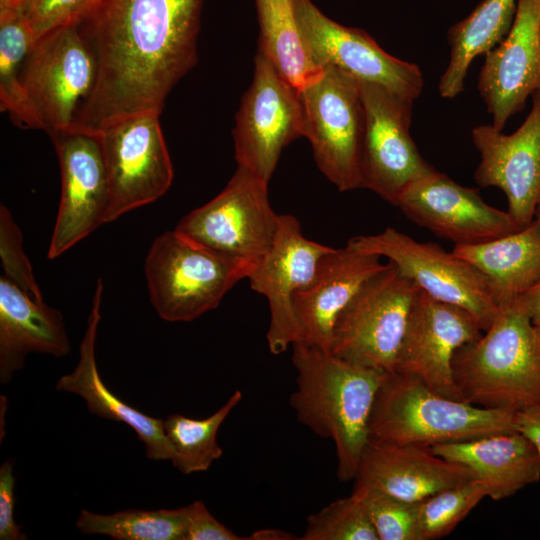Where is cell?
<instances>
[{"label":"cell","instance_id":"6da1fadb","mask_svg":"<svg viewBox=\"0 0 540 540\" xmlns=\"http://www.w3.org/2000/svg\"><path fill=\"white\" fill-rule=\"evenodd\" d=\"M202 1L100 0L78 24L98 74L74 125L100 133L135 114H161L197 63Z\"/></svg>","mask_w":540,"mask_h":540},{"label":"cell","instance_id":"7a4b0ae2","mask_svg":"<svg viewBox=\"0 0 540 540\" xmlns=\"http://www.w3.org/2000/svg\"><path fill=\"white\" fill-rule=\"evenodd\" d=\"M296 389L289 403L298 421L336 448L337 477L354 480L369 441V421L385 371L360 366L324 349L292 345Z\"/></svg>","mask_w":540,"mask_h":540},{"label":"cell","instance_id":"3957f363","mask_svg":"<svg viewBox=\"0 0 540 540\" xmlns=\"http://www.w3.org/2000/svg\"><path fill=\"white\" fill-rule=\"evenodd\" d=\"M452 372L473 405L517 412L540 404V335L519 298L501 304L491 325L455 352Z\"/></svg>","mask_w":540,"mask_h":540},{"label":"cell","instance_id":"277c9868","mask_svg":"<svg viewBox=\"0 0 540 540\" xmlns=\"http://www.w3.org/2000/svg\"><path fill=\"white\" fill-rule=\"evenodd\" d=\"M517 431V412L445 397L418 378L386 372L369 421V440L434 446Z\"/></svg>","mask_w":540,"mask_h":540},{"label":"cell","instance_id":"5b68a950","mask_svg":"<svg viewBox=\"0 0 540 540\" xmlns=\"http://www.w3.org/2000/svg\"><path fill=\"white\" fill-rule=\"evenodd\" d=\"M252 270L247 263L206 248L175 229L153 241L145 260L151 304L168 322H190L217 308Z\"/></svg>","mask_w":540,"mask_h":540},{"label":"cell","instance_id":"8992f818","mask_svg":"<svg viewBox=\"0 0 540 540\" xmlns=\"http://www.w3.org/2000/svg\"><path fill=\"white\" fill-rule=\"evenodd\" d=\"M420 289L390 261L357 290L334 323L330 352L348 362L395 371Z\"/></svg>","mask_w":540,"mask_h":540},{"label":"cell","instance_id":"52a82bcc","mask_svg":"<svg viewBox=\"0 0 540 540\" xmlns=\"http://www.w3.org/2000/svg\"><path fill=\"white\" fill-rule=\"evenodd\" d=\"M298 91L304 137L311 143L318 168L341 192L362 188L365 113L359 82L326 66Z\"/></svg>","mask_w":540,"mask_h":540},{"label":"cell","instance_id":"ba28073f","mask_svg":"<svg viewBox=\"0 0 540 540\" xmlns=\"http://www.w3.org/2000/svg\"><path fill=\"white\" fill-rule=\"evenodd\" d=\"M279 221L280 214L269 201L268 183L237 166L225 188L182 217L175 230L254 269L271 248Z\"/></svg>","mask_w":540,"mask_h":540},{"label":"cell","instance_id":"9c48e42d","mask_svg":"<svg viewBox=\"0 0 540 540\" xmlns=\"http://www.w3.org/2000/svg\"><path fill=\"white\" fill-rule=\"evenodd\" d=\"M347 244L387 258L424 293L472 314L482 331L499 311L489 280L473 265L436 243L419 242L388 227L378 234L352 237Z\"/></svg>","mask_w":540,"mask_h":540},{"label":"cell","instance_id":"30bf717a","mask_svg":"<svg viewBox=\"0 0 540 540\" xmlns=\"http://www.w3.org/2000/svg\"><path fill=\"white\" fill-rule=\"evenodd\" d=\"M98 74L95 53L79 25L36 39L22 66V82L47 133L72 127L91 96Z\"/></svg>","mask_w":540,"mask_h":540},{"label":"cell","instance_id":"8fae6325","mask_svg":"<svg viewBox=\"0 0 540 540\" xmlns=\"http://www.w3.org/2000/svg\"><path fill=\"white\" fill-rule=\"evenodd\" d=\"M304 137L299 91L260 51L233 130L237 166L269 183L282 150Z\"/></svg>","mask_w":540,"mask_h":540},{"label":"cell","instance_id":"7c38bea8","mask_svg":"<svg viewBox=\"0 0 540 540\" xmlns=\"http://www.w3.org/2000/svg\"><path fill=\"white\" fill-rule=\"evenodd\" d=\"M159 113L143 112L100 131L109 205L106 223L162 197L173 181V166Z\"/></svg>","mask_w":540,"mask_h":540},{"label":"cell","instance_id":"4fadbf2b","mask_svg":"<svg viewBox=\"0 0 540 540\" xmlns=\"http://www.w3.org/2000/svg\"><path fill=\"white\" fill-rule=\"evenodd\" d=\"M365 125L361 147L362 188L395 206L414 181L432 172L410 135L413 100L380 85L360 83Z\"/></svg>","mask_w":540,"mask_h":540},{"label":"cell","instance_id":"5bb4252c","mask_svg":"<svg viewBox=\"0 0 540 540\" xmlns=\"http://www.w3.org/2000/svg\"><path fill=\"white\" fill-rule=\"evenodd\" d=\"M294 7L304 46L316 66L333 67L413 101L419 97L424 80L416 64L390 55L364 30L330 19L312 0H294Z\"/></svg>","mask_w":540,"mask_h":540},{"label":"cell","instance_id":"9a60e30c","mask_svg":"<svg viewBox=\"0 0 540 540\" xmlns=\"http://www.w3.org/2000/svg\"><path fill=\"white\" fill-rule=\"evenodd\" d=\"M61 173V196L47 256L55 259L106 223L109 189L101 137L72 126L48 133Z\"/></svg>","mask_w":540,"mask_h":540},{"label":"cell","instance_id":"2e32d148","mask_svg":"<svg viewBox=\"0 0 540 540\" xmlns=\"http://www.w3.org/2000/svg\"><path fill=\"white\" fill-rule=\"evenodd\" d=\"M395 206L413 223L455 245H474L522 229L508 211L487 204L477 189L433 170L412 182Z\"/></svg>","mask_w":540,"mask_h":540},{"label":"cell","instance_id":"e0dca14e","mask_svg":"<svg viewBox=\"0 0 540 540\" xmlns=\"http://www.w3.org/2000/svg\"><path fill=\"white\" fill-rule=\"evenodd\" d=\"M331 248L307 239L295 216L280 214L271 248L247 277L251 289L268 302L270 320L266 339L272 354L279 355L300 341L293 294L313 280L321 258Z\"/></svg>","mask_w":540,"mask_h":540},{"label":"cell","instance_id":"ac0fdd59","mask_svg":"<svg viewBox=\"0 0 540 540\" xmlns=\"http://www.w3.org/2000/svg\"><path fill=\"white\" fill-rule=\"evenodd\" d=\"M482 332L468 311L420 290L410 312L395 371L418 378L445 397L462 400L453 379L452 360L461 346L476 340Z\"/></svg>","mask_w":540,"mask_h":540},{"label":"cell","instance_id":"d6986e66","mask_svg":"<svg viewBox=\"0 0 540 540\" xmlns=\"http://www.w3.org/2000/svg\"><path fill=\"white\" fill-rule=\"evenodd\" d=\"M531 96V111L512 134L492 124L476 126L471 132L480 154L476 183L502 190L508 213L521 228L533 221L540 201V90Z\"/></svg>","mask_w":540,"mask_h":540},{"label":"cell","instance_id":"ffe728a7","mask_svg":"<svg viewBox=\"0 0 540 540\" xmlns=\"http://www.w3.org/2000/svg\"><path fill=\"white\" fill-rule=\"evenodd\" d=\"M539 21L540 0H517L508 34L485 54L477 86L498 130L540 90Z\"/></svg>","mask_w":540,"mask_h":540},{"label":"cell","instance_id":"44dd1931","mask_svg":"<svg viewBox=\"0 0 540 540\" xmlns=\"http://www.w3.org/2000/svg\"><path fill=\"white\" fill-rule=\"evenodd\" d=\"M471 479L475 477L467 467L437 455L430 446L369 440L354 477V489L418 502Z\"/></svg>","mask_w":540,"mask_h":540},{"label":"cell","instance_id":"7402d4cb","mask_svg":"<svg viewBox=\"0 0 540 540\" xmlns=\"http://www.w3.org/2000/svg\"><path fill=\"white\" fill-rule=\"evenodd\" d=\"M380 258L348 244L331 248L321 258L313 280L293 294L299 342L330 352L337 316L360 286L384 266Z\"/></svg>","mask_w":540,"mask_h":540},{"label":"cell","instance_id":"603a6c76","mask_svg":"<svg viewBox=\"0 0 540 540\" xmlns=\"http://www.w3.org/2000/svg\"><path fill=\"white\" fill-rule=\"evenodd\" d=\"M103 282L97 279L87 327L79 347V360L69 374L60 377L56 390L80 396L88 411L97 417L122 422L131 427L145 444L146 456L152 460L172 459V448L166 438L164 419L151 417L114 395L98 372L95 346L101 321Z\"/></svg>","mask_w":540,"mask_h":540},{"label":"cell","instance_id":"cb8c5ba5","mask_svg":"<svg viewBox=\"0 0 540 540\" xmlns=\"http://www.w3.org/2000/svg\"><path fill=\"white\" fill-rule=\"evenodd\" d=\"M71 351L61 312L0 278V383L7 384L29 353L64 357Z\"/></svg>","mask_w":540,"mask_h":540},{"label":"cell","instance_id":"d4e9b609","mask_svg":"<svg viewBox=\"0 0 540 540\" xmlns=\"http://www.w3.org/2000/svg\"><path fill=\"white\" fill-rule=\"evenodd\" d=\"M432 449L437 455L467 467L494 501L509 498L540 480V452L519 431L438 444Z\"/></svg>","mask_w":540,"mask_h":540},{"label":"cell","instance_id":"484cf974","mask_svg":"<svg viewBox=\"0 0 540 540\" xmlns=\"http://www.w3.org/2000/svg\"><path fill=\"white\" fill-rule=\"evenodd\" d=\"M452 252L489 280L499 305L525 294L540 281V231L534 221L484 243L455 245Z\"/></svg>","mask_w":540,"mask_h":540},{"label":"cell","instance_id":"4316f807","mask_svg":"<svg viewBox=\"0 0 540 540\" xmlns=\"http://www.w3.org/2000/svg\"><path fill=\"white\" fill-rule=\"evenodd\" d=\"M516 7L517 0H484L450 28V60L438 85L441 97L452 99L464 91L469 66L477 56L485 55L505 38Z\"/></svg>","mask_w":540,"mask_h":540},{"label":"cell","instance_id":"83f0119b","mask_svg":"<svg viewBox=\"0 0 540 540\" xmlns=\"http://www.w3.org/2000/svg\"><path fill=\"white\" fill-rule=\"evenodd\" d=\"M259 49L294 87L316 79L319 68L309 56L297 23L294 0H255Z\"/></svg>","mask_w":540,"mask_h":540},{"label":"cell","instance_id":"f1b7e54d","mask_svg":"<svg viewBox=\"0 0 540 540\" xmlns=\"http://www.w3.org/2000/svg\"><path fill=\"white\" fill-rule=\"evenodd\" d=\"M242 392L236 390L215 413L204 419L171 414L164 419L166 438L172 448V465L182 474L207 471L221 458L223 450L217 433L230 412L239 404Z\"/></svg>","mask_w":540,"mask_h":540},{"label":"cell","instance_id":"f546056e","mask_svg":"<svg viewBox=\"0 0 540 540\" xmlns=\"http://www.w3.org/2000/svg\"><path fill=\"white\" fill-rule=\"evenodd\" d=\"M35 41L16 11L0 14V107L23 128L41 129V124L22 82V66Z\"/></svg>","mask_w":540,"mask_h":540},{"label":"cell","instance_id":"4dcf8cb0","mask_svg":"<svg viewBox=\"0 0 540 540\" xmlns=\"http://www.w3.org/2000/svg\"><path fill=\"white\" fill-rule=\"evenodd\" d=\"M82 533L106 535L115 540H186L187 518L178 509H129L112 514L82 510L76 520Z\"/></svg>","mask_w":540,"mask_h":540},{"label":"cell","instance_id":"1f68e13d","mask_svg":"<svg viewBox=\"0 0 540 540\" xmlns=\"http://www.w3.org/2000/svg\"><path fill=\"white\" fill-rule=\"evenodd\" d=\"M485 497H488L485 486L471 479L418 501L420 540L449 535Z\"/></svg>","mask_w":540,"mask_h":540},{"label":"cell","instance_id":"d6a6232c","mask_svg":"<svg viewBox=\"0 0 540 540\" xmlns=\"http://www.w3.org/2000/svg\"><path fill=\"white\" fill-rule=\"evenodd\" d=\"M301 539L379 540L363 496L355 490L311 514Z\"/></svg>","mask_w":540,"mask_h":540},{"label":"cell","instance_id":"836d02e7","mask_svg":"<svg viewBox=\"0 0 540 540\" xmlns=\"http://www.w3.org/2000/svg\"><path fill=\"white\" fill-rule=\"evenodd\" d=\"M353 490L362 494L379 540H420L417 502L371 489Z\"/></svg>","mask_w":540,"mask_h":540},{"label":"cell","instance_id":"e575fe53","mask_svg":"<svg viewBox=\"0 0 540 540\" xmlns=\"http://www.w3.org/2000/svg\"><path fill=\"white\" fill-rule=\"evenodd\" d=\"M100 0H19L16 11L35 40L57 28L79 24Z\"/></svg>","mask_w":540,"mask_h":540},{"label":"cell","instance_id":"d590c367","mask_svg":"<svg viewBox=\"0 0 540 540\" xmlns=\"http://www.w3.org/2000/svg\"><path fill=\"white\" fill-rule=\"evenodd\" d=\"M0 257L4 276L35 300L43 301L32 267L23 251L21 231L4 205L0 207Z\"/></svg>","mask_w":540,"mask_h":540},{"label":"cell","instance_id":"8d00e7d4","mask_svg":"<svg viewBox=\"0 0 540 540\" xmlns=\"http://www.w3.org/2000/svg\"><path fill=\"white\" fill-rule=\"evenodd\" d=\"M187 518L186 540H244L220 523L201 501L184 506Z\"/></svg>","mask_w":540,"mask_h":540},{"label":"cell","instance_id":"74e56055","mask_svg":"<svg viewBox=\"0 0 540 540\" xmlns=\"http://www.w3.org/2000/svg\"><path fill=\"white\" fill-rule=\"evenodd\" d=\"M13 460L8 459L0 467V539L26 540L27 536L14 519Z\"/></svg>","mask_w":540,"mask_h":540},{"label":"cell","instance_id":"f35d334b","mask_svg":"<svg viewBox=\"0 0 540 540\" xmlns=\"http://www.w3.org/2000/svg\"><path fill=\"white\" fill-rule=\"evenodd\" d=\"M517 431L524 434L540 452V404L517 411Z\"/></svg>","mask_w":540,"mask_h":540},{"label":"cell","instance_id":"ab89813d","mask_svg":"<svg viewBox=\"0 0 540 540\" xmlns=\"http://www.w3.org/2000/svg\"><path fill=\"white\" fill-rule=\"evenodd\" d=\"M518 298L525 307L533 326L540 335V281Z\"/></svg>","mask_w":540,"mask_h":540},{"label":"cell","instance_id":"60d3db41","mask_svg":"<svg viewBox=\"0 0 540 540\" xmlns=\"http://www.w3.org/2000/svg\"><path fill=\"white\" fill-rule=\"evenodd\" d=\"M294 535L278 529H261L247 537L251 540H292Z\"/></svg>","mask_w":540,"mask_h":540},{"label":"cell","instance_id":"b9f144b4","mask_svg":"<svg viewBox=\"0 0 540 540\" xmlns=\"http://www.w3.org/2000/svg\"><path fill=\"white\" fill-rule=\"evenodd\" d=\"M19 0H0V14L14 11Z\"/></svg>","mask_w":540,"mask_h":540},{"label":"cell","instance_id":"7bdbcfd3","mask_svg":"<svg viewBox=\"0 0 540 540\" xmlns=\"http://www.w3.org/2000/svg\"><path fill=\"white\" fill-rule=\"evenodd\" d=\"M533 221L535 222V224L537 225V227H538V229L540 231V201H539V203L537 205Z\"/></svg>","mask_w":540,"mask_h":540},{"label":"cell","instance_id":"ee69618b","mask_svg":"<svg viewBox=\"0 0 540 540\" xmlns=\"http://www.w3.org/2000/svg\"><path fill=\"white\" fill-rule=\"evenodd\" d=\"M538 34H539V45H540V21H539V30H538Z\"/></svg>","mask_w":540,"mask_h":540}]
</instances>
